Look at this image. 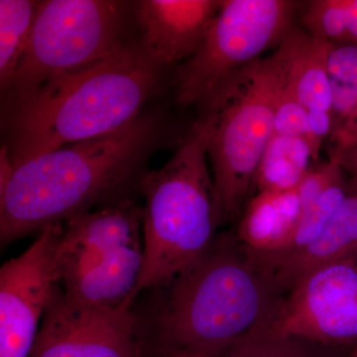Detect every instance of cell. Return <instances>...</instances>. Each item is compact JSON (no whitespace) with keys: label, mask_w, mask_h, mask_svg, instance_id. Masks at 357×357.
Segmentation results:
<instances>
[{"label":"cell","mask_w":357,"mask_h":357,"mask_svg":"<svg viewBox=\"0 0 357 357\" xmlns=\"http://www.w3.org/2000/svg\"><path fill=\"white\" fill-rule=\"evenodd\" d=\"M139 116L114 132L73 143L14 167L0 192L2 245L109 204L131 187L159 131Z\"/></svg>","instance_id":"cell-1"},{"label":"cell","mask_w":357,"mask_h":357,"mask_svg":"<svg viewBox=\"0 0 357 357\" xmlns=\"http://www.w3.org/2000/svg\"><path fill=\"white\" fill-rule=\"evenodd\" d=\"M161 68L141 46L121 43L105 57L11 105L6 146L13 166L126 128L139 117Z\"/></svg>","instance_id":"cell-2"},{"label":"cell","mask_w":357,"mask_h":357,"mask_svg":"<svg viewBox=\"0 0 357 357\" xmlns=\"http://www.w3.org/2000/svg\"><path fill=\"white\" fill-rule=\"evenodd\" d=\"M229 236L170 283L159 317L166 349L217 357L261 326L271 325L281 301L270 275Z\"/></svg>","instance_id":"cell-3"},{"label":"cell","mask_w":357,"mask_h":357,"mask_svg":"<svg viewBox=\"0 0 357 357\" xmlns=\"http://www.w3.org/2000/svg\"><path fill=\"white\" fill-rule=\"evenodd\" d=\"M225 98L199 109L172 158L140 178L144 267L135 297L169 286L210 248L220 225L208 145Z\"/></svg>","instance_id":"cell-4"},{"label":"cell","mask_w":357,"mask_h":357,"mask_svg":"<svg viewBox=\"0 0 357 357\" xmlns=\"http://www.w3.org/2000/svg\"><path fill=\"white\" fill-rule=\"evenodd\" d=\"M286 83L279 51L243 70L225 98L210 145L220 222L239 220L268 142Z\"/></svg>","instance_id":"cell-5"},{"label":"cell","mask_w":357,"mask_h":357,"mask_svg":"<svg viewBox=\"0 0 357 357\" xmlns=\"http://www.w3.org/2000/svg\"><path fill=\"white\" fill-rule=\"evenodd\" d=\"M290 0H225L194 54L175 74L177 100L199 109L234 84L244 70L278 46L299 7Z\"/></svg>","instance_id":"cell-6"},{"label":"cell","mask_w":357,"mask_h":357,"mask_svg":"<svg viewBox=\"0 0 357 357\" xmlns=\"http://www.w3.org/2000/svg\"><path fill=\"white\" fill-rule=\"evenodd\" d=\"M121 4L107 0L39 2L27 51L7 89L9 107L119 46Z\"/></svg>","instance_id":"cell-7"},{"label":"cell","mask_w":357,"mask_h":357,"mask_svg":"<svg viewBox=\"0 0 357 357\" xmlns=\"http://www.w3.org/2000/svg\"><path fill=\"white\" fill-rule=\"evenodd\" d=\"M143 356L140 319L131 305L84 304L58 286L29 357Z\"/></svg>","instance_id":"cell-8"},{"label":"cell","mask_w":357,"mask_h":357,"mask_svg":"<svg viewBox=\"0 0 357 357\" xmlns=\"http://www.w3.org/2000/svg\"><path fill=\"white\" fill-rule=\"evenodd\" d=\"M64 223L40 231L36 241L0 269V357H29L39 323L58 287L56 253Z\"/></svg>","instance_id":"cell-9"},{"label":"cell","mask_w":357,"mask_h":357,"mask_svg":"<svg viewBox=\"0 0 357 357\" xmlns=\"http://www.w3.org/2000/svg\"><path fill=\"white\" fill-rule=\"evenodd\" d=\"M272 330L319 344L357 340V260L312 272L281 301Z\"/></svg>","instance_id":"cell-10"},{"label":"cell","mask_w":357,"mask_h":357,"mask_svg":"<svg viewBox=\"0 0 357 357\" xmlns=\"http://www.w3.org/2000/svg\"><path fill=\"white\" fill-rule=\"evenodd\" d=\"M143 206L126 199L64 223L56 253L58 285L64 286L98 267L110 256L143 243Z\"/></svg>","instance_id":"cell-11"},{"label":"cell","mask_w":357,"mask_h":357,"mask_svg":"<svg viewBox=\"0 0 357 357\" xmlns=\"http://www.w3.org/2000/svg\"><path fill=\"white\" fill-rule=\"evenodd\" d=\"M215 0H143L138 2L141 48L161 66L188 60L206 36L220 10Z\"/></svg>","instance_id":"cell-12"},{"label":"cell","mask_w":357,"mask_h":357,"mask_svg":"<svg viewBox=\"0 0 357 357\" xmlns=\"http://www.w3.org/2000/svg\"><path fill=\"white\" fill-rule=\"evenodd\" d=\"M357 260V192H349L340 210L314 241L292 255L260 265L276 290H292L303 278L321 268Z\"/></svg>","instance_id":"cell-13"},{"label":"cell","mask_w":357,"mask_h":357,"mask_svg":"<svg viewBox=\"0 0 357 357\" xmlns=\"http://www.w3.org/2000/svg\"><path fill=\"white\" fill-rule=\"evenodd\" d=\"M302 215L297 190L258 192L239 218L237 239L251 255H278L295 234Z\"/></svg>","instance_id":"cell-14"},{"label":"cell","mask_w":357,"mask_h":357,"mask_svg":"<svg viewBox=\"0 0 357 357\" xmlns=\"http://www.w3.org/2000/svg\"><path fill=\"white\" fill-rule=\"evenodd\" d=\"M333 45L293 26L276 47L285 66L286 83L307 110L332 112L328 56Z\"/></svg>","instance_id":"cell-15"},{"label":"cell","mask_w":357,"mask_h":357,"mask_svg":"<svg viewBox=\"0 0 357 357\" xmlns=\"http://www.w3.org/2000/svg\"><path fill=\"white\" fill-rule=\"evenodd\" d=\"M144 259V243L134 244L61 289L69 299L84 304L105 307L132 305Z\"/></svg>","instance_id":"cell-16"},{"label":"cell","mask_w":357,"mask_h":357,"mask_svg":"<svg viewBox=\"0 0 357 357\" xmlns=\"http://www.w3.org/2000/svg\"><path fill=\"white\" fill-rule=\"evenodd\" d=\"M332 88L333 146L357 144V45H333L328 56Z\"/></svg>","instance_id":"cell-17"},{"label":"cell","mask_w":357,"mask_h":357,"mask_svg":"<svg viewBox=\"0 0 357 357\" xmlns=\"http://www.w3.org/2000/svg\"><path fill=\"white\" fill-rule=\"evenodd\" d=\"M311 159L305 138L272 135L255 178L258 192L297 189L311 168Z\"/></svg>","instance_id":"cell-18"},{"label":"cell","mask_w":357,"mask_h":357,"mask_svg":"<svg viewBox=\"0 0 357 357\" xmlns=\"http://www.w3.org/2000/svg\"><path fill=\"white\" fill-rule=\"evenodd\" d=\"M39 2L0 1V84L1 91L13 83L29 45Z\"/></svg>","instance_id":"cell-19"},{"label":"cell","mask_w":357,"mask_h":357,"mask_svg":"<svg viewBox=\"0 0 357 357\" xmlns=\"http://www.w3.org/2000/svg\"><path fill=\"white\" fill-rule=\"evenodd\" d=\"M301 21L314 38L332 45H357V0H312Z\"/></svg>","instance_id":"cell-20"},{"label":"cell","mask_w":357,"mask_h":357,"mask_svg":"<svg viewBox=\"0 0 357 357\" xmlns=\"http://www.w3.org/2000/svg\"><path fill=\"white\" fill-rule=\"evenodd\" d=\"M349 195L345 178L337 181L302 211L299 225L287 248L278 255L253 258L259 264L276 261L304 248L321 234Z\"/></svg>","instance_id":"cell-21"},{"label":"cell","mask_w":357,"mask_h":357,"mask_svg":"<svg viewBox=\"0 0 357 357\" xmlns=\"http://www.w3.org/2000/svg\"><path fill=\"white\" fill-rule=\"evenodd\" d=\"M309 344L279 335L267 325L241 338L217 357H319Z\"/></svg>","instance_id":"cell-22"},{"label":"cell","mask_w":357,"mask_h":357,"mask_svg":"<svg viewBox=\"0 0 357 357\" xmlns=\"http://www.w3.org/2000/svg\"><path fill=\"white\" fill-rule=\"evenodd\" d=\"M307 112L285 83L275 112L273 135L306 138Z\"/></svg>","instance_id":"cell-23"},{"label":"cell","mask_w":357,"mask_h":357,"mask_svg":"<svg viewBox=\"0 0 357 357\" xmlns=\"http://www.w3.org/2000/svg\"><path fill=\"white\" fill-rule=\"evenodd\" d=\"M306 139L312 160H318L321 147L332 133L333 121L331 112L324 110H307Z\"/></svg>","instance_id":"cell-24"},{"label":"cell","mask_w":357,"mask_h":357,"mask_svg":"<svg viewBox=\"0 0 357 357\" xmlns=\"http://www.w3.org/2000/svg\"><path fill=\"white\" fill-rule=\"evenodd\" d=\"M14 172V166L7 147L4 145L0 153V192H3L10 182Z\"/></svg>","instance_id":"cell-25"},{"label":"cell","mask_w":357,"mask_h":357,"mask_svg":"<svg viewBox=\"0 0 357 357\" xmlns=\"http://www.w3.org/2000/svg\"><path fill=\"white\" fill-rule=\"evenodd\" d=\"M164 357H206L194 354V352L182 351V349H166Z\"/></svg>","instance_id":"cell-26"}]
</instances>
